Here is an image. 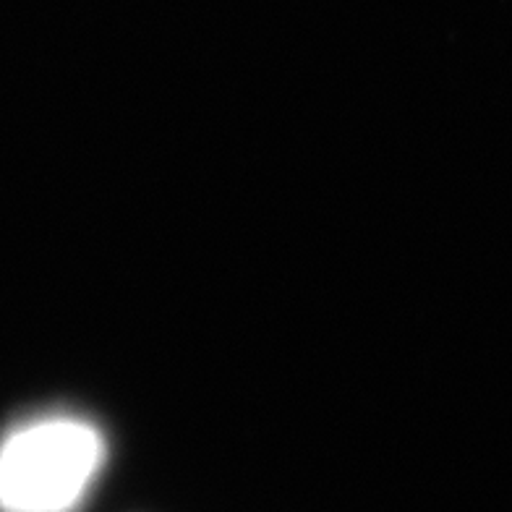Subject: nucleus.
<instances>
[{
	"label": "nucleus",
	"instance_id": "obj_1",
	"mask_svg": "<svg viewBox=\"0 0 512 512\" xmlns=\"http://www.w3.org/2000/svg\"><path fill=\"white\" fill-rule=\"evenodd\" d=\"M108 463V439L76 413H42L0 437V512H76Z\"/></svg>",
	"mask_w": 512,
	"mask_h": 512
}]
</instances>
